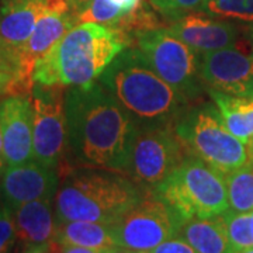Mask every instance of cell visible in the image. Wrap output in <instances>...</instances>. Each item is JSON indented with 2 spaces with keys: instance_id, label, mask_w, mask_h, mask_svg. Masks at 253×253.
<instances>
[{
  "instance_id": "30bf717a",
  "label": "cell",
  "mask_w": 253,
  "mask_h": 253,
  "mask_svg": "<svg viewBox=\"0 0 253 253\" xmlns=\"http://www.w3.org/2000/svg\"><path fill=\"white\" fill-rule=\"evenodd\" d=\"M183 224L162 200L148 194L139 204L110 224L116 245L135 253H149L174 238Z\"/></svg>"
},
{
  "instance_id": "8d00e7d4",
  "label": "cell",
  "mask_w": 253,
  "mask_h": 253,
  "mask_svg": "<svg viewBox=\"0 0 253 253\" xmlns=\"http://www.w3.org/2000/svg\"><path fill=\"white\" fill-rule=\"evenodd\" d=\"M251 40H252V45H253V26H251Z\"/></svg>"
},
{
  "instance_id": "d4e9b609",
  "label": "cell",
  "mask_w": 253,
  "mask_h": 253,
  "mask_svg": "<svg viewBox=\"0 0 253 253\" xmlns=\"http://www.w3.org/2000/svg\"><path fill=\"white\" fill-rule=\"evenodd\" d=\"M203 0H149V4L168 20H177L199 10Z\"/></svg>"
},
{
  "instance_id": "d590c367",
  "label": "cell",
  "mask_w": 253,
  "mask_h": 253,
  "mask_svg": "<svg viewBox=\"0 0 253 253\" xmlns=\"http://www.w3.org/2000/svg\"><path fill=\"white\" fill-rule=\"evenodd\" d=\"M236 253H253V246L252 248H248V249H244V251H239Z\"/></svg>"
},
{
  "instance_id": "e0dca14e",
  "label": "cell",
  "mask_w": 253,
  "mask_h": 253,
  "mask_svg": "<svg viewBox=\"0 0 253 253\" xmlns=\"http://www.w3.org/2000/svg\"><path fill=\"white\" fill-rule=\"evenodd\" d=\"M11 212L16 222L17 241L24 246V249L55 241L58 221L52 200H34L20 206Z\"/></svg>"
},
{
  "instance_id": "4fadbf2b",
  "label": "cell",
  "mask_w": 253,
  "mask_h": 253,
  "mask_svg": "<svg viewBox=\"0 0 253 253\" xmlns=\"http://www.w3.org/2000/svg\"><path fill=\"white\" fill-rule=\"evenodd\" d=\"M61 184L58 169L37 162L7 166L0 176V197L11 211L34 200H54Z\"/></svg>"
},
{
  "instance_id": "ac0fdd59",
  "label": "cell",
  "mask_w": 253,
  "mask_h": 253,
  "mask_svg": "<svg viewBox=\"0 0 253 253\" xmlns=\"http://www.w3.org/2000/svg\"><path fill=\"white\" fill-rule=\"evenodd\" d=\"M49 9L48 0H7L0 7V38L20 51L38 20Z\"/></svg>"
},
{
  "instance_id": "f35d334b",
  "label": "cell",
  "mask_w": 253,
  "mask_h": 253,
  "mask_svg": "<svg viewBox=\"0 0 253 253\" xmlns=\"http://www.w3.org/2000/svg\"><path fill=\"white\" fill-rule=\"evenodd\" d=\"M251 214H252V232H253V211L251 212Z\"/></svg>"
},
{
  "instance_id": "44dd1931",
  "label": "cell",
  "mask_w": 253,
  "mask_h": 253,
  "mask_svg": "<svg viewBox=\"0 0 253 253\" xmlns=\"http://www.w3.org/2000/svg\"><path fill=\"white\" fill-rule=\"evenodd\" d=\"M55 242L87 248L96 252L117 246L110 224L93 221H68L58 224Z\"/></svg>"
},
{
  "instance_id": "7c38bea8",
  "label": "cell",
  "mask_w": 253,
  "mask_h": 253,
  "mask_svg": "<svg viewBox=\"0 0 253 253\" xmlns=\"http://www.w3.org/2000/svg\"><path fill=\"white\" fill-rule=\"evenodd\" d=\"M49 9L38 20L31 37L20 48L21 75L18 82V94L28 96L33 87V71L37 61L42 58L73 26L78 17L66 0H48Z\"/></svg>"
},
{
  "instance_id": "6da1fadb",
  "label": "cell",
  "mask_w": 253,
  "mask_h": 253,
  "mask_svg": "<svg viewBox=\"0 0 253 253\" xmlns=\"http://www.w3.org/2000/svg\"><path fill=\"white\" fill-rule=\"evenodd\" d=\"M69 161L73 166L126 173L138 126L99 82L65 89Z\"/></svg>"
},
{
  "instance_id": "f546056e",
  "label": "cell",
  "mask_w": 253,
  "mask_h": 253,
  "mask_svg": "<svg viewBox=\"0 0 253 253\" xmlns=\"http://www.w3.org/2000/svg\"><path fill=\"white\" fill-rule=\"evenodd\" d=\"M56 244V249L55 253H97L93 249H87V248H81V246H71V245H59Z\"/></svg>"
},
{
  "instance_id": "d6986e66",
  "label": "cell",
  "mask_w": 253,
  "mask_h": 253,
  "mask_svg": "<svg viewBox=\"0 0 253 253\" xmlns=\"http://www.w3.org/2000/svg\"><path fill=\"white\" fill-rule=\"evenodd\" d=\"M176 236L191 245L197 253H235L221 215L187 219L181 224Z\"/></svg>"
},
{
  "instance_id": "ab89813d",
  "label": "cell",
  "mask_w": 253,
  "mask_h": 253,
  "mask_svg": "<svg viewBox=\"0 0 253 253\" xmlns=\"http://www.w3.org/2000/svg\"><path fill=\"white\" fill-rule=\"evenodd\" d=\"M134 253H135V252H134Z\"/></svg>"
},
{
  "instance_id": "d6a6232c",
  "label": "cell",
  "mask_w": 253,
  "mask_h": 253,
  "mask_svg": "<svg viewBox=\"0 0 253 253\" xmlns=\"http://www.w3.org/2000/svg\"><path fill=\"white\" fill-rule=\"evenodd\" d=\"M7 168L6 161H4V146H3V134H1V128H0V176L4 172V169Z\"/></svg>"
},
{
  "instance_id": "9a60e30c",
  "label": "cell",
  "mask_w": 253,
  "mask_h": 253,
  "mask_svg": "<svg viewBox=\"0 0 253 253\" xmlns=\"http://www.w3.org/2000/svg\"><path fill=\"white\" fill-rule=\"evenodd\" d=\"M76 17L78 23H96L118 30L131 40V44L138 33L159 27L144 0H91Z\"/></svg>"
},
{
  "instance_id": "5b68a950",
  "label": "cell",
  "mask_w": 253,
  "mask_h": 253,
  "mask_svg": "<svg viewBox=\"0 0 253 253\" xmlns=\"http://www.w3.org/2000/svg\"><path fill=\"white\" fill-rule=\"evenodd\" d=\"M151 196L162 200L183 222L194 217H218L229 210L224 173L191 154L184 156Z\"/></svg>"
},
{
  "instance_id": "9c48e42d",
  "label": "cell",
  "mask_w": 253,
  "mask_h": 253,
  "mask_svg": "<svg viewBox=\"0 0 253 253\" xmlns=\"http://www.w3.org/2000/svg\"><path fill=\"white\" fill-rule=\"evenodd\" d=\"M65 89L34 83L28 94L33 104L34 159L58 170L62 169L68 156Z\"/></svg>"
},
{
  "instance_id": "3957f363",
  "label": "cell",
  "mask_w": 253,
  "mask_h": 253,
  "mask_svg": "<svg viewBox=\"0 0 253 253\" xmlns=\"http://www.w3.org/2000/svg\"><path fill=\"white\" fill-rule=\"evenodd\" d=\"M138 128L173 126L190 101L151 69L135 46H126L97 79Z\"/></svg>"
},
{
  "instance_id": "1f68e13d",
  "label": "cell",
  "mask_w": 253,
  "mask_h": 253,
  "mask_svg": "<svg viewBox=\"0 0 253 253\" xmlns=\"http://www.w3.org/2000/svg\"><path fill=\"white\" fill-rule=\"evenodd\" d=\"M68 1V4H69V7L72 10L73 13L78 16L79 13H82L83 10L86 9L89 4H90L91 0H66Z\"/></svg>"
},
{
  "instance_id": "8fae6325",
  "label": "cell",
  "mask_w": 253,
  "mask_h": 253,
  "mask_svg": "<svg viewBox=\"0 0 253 253\" xmlns=\"http://www.w3.org/2000/svg\"><path fill=\"white\" fill-rule=\"evenodd\" d=\"M236 44L199 55L200 76L207 91L253 97V45L241 48Z\"/></svg>"
},
{
  "instance_id": "cb8c5ba5",
  "label": "cell",
  "mask_w": 253,
  "mask_h": 253,
  "mask_svg": "<svg viewBox=\"0 0 253 253\" xmlns=\"http://www.w3.org/2000/svg\"><path fill=\"white\" fill-rule=\"evenodd\" d=\"M225 224L229 242L232 245L234 252H239L253 246L252 214L251 212H235L226 210L221 215Z\"/></svg>"
},
{
  "instance_id": "8992f818",
  "label": "cell",
  "mask_w": 253,
  "mask_h": 253,
  "mask_svg": "<svg viewBox=\"0 0 253 253\" xmlns=\"http://www.w3.org/2000/svg\"><path fill=\"white\" fill-rule=\"evenodd\" d=\"M173 128L189 154L224 174L249 162L248 146L226 129L214 103L189 106Z\"/></svg>"
},
{
  "instance_id": "74e56055",
  "label": "cell",
  "mask_w": 253,
  "mask_h": 253,
  "mask_svg": "<svg viewBox=\"0 0 253 253\" xmlns=\"http://www.w3.org/2000/svg\"><path fill=\"white\" fill-rule=\"evenodd\" d=\"M4 207V204H3V200H1V197H0V211H1V208Z\"/></svg>"
},
{
  "instance_id": "7402d4cb",
  "label": "cell",
  "mask_w": 253,
  "mask_h": 253,
  "mask_svg": "<svg viewBox=\"0 0 253 253\" xmlns=\"http://www.w3.org/2000/svg\"><path fill=\"white\" fill-rule=\"evenodd\" d=\"M229 210L235 212H252L253 211V165L246 163L224 174Z\"/></svg>"
},
{
  "instance_id": "5bb4252c",
  "label": "cell",
  "mask_w": 253,
  "mask_h": 253,
  "mask_svg": "<svg viewBox=\"0 0 253 253\" xmlns=\"http://www.w3.org/2000/svg\"><path fill=\"white\" fill-rule=\"evenodd\" d=\"M0 128L7 166L21 165L34 159L33 104L30 96L10 94L6 99L0 100Z\"/></svg>"
},
{
  "instance_id": "277c9868",
  "label": "cell",
  "mask_w": 253,
  "mask_h": 253,
  "mask_svg": "<svg viewBox=\"0 0 253 253\" xmlns=\"http://www.w3.org/2000/svg\"><path fill=\"white\" fill-rule=\"evenodd\" d=\"M62 174L55 196L58 224L68 221L111 224L148 196L126 174L114 170L73 166Z\"/></svg>"
},
{
  "instance_id": "ba28073f",
  "label": "cell",
  "mask_w": 253,
  "mask_h": 253,
  "mask_svg": "<svg viewBox=\"0 0 253 253\" xmlns=\"http://www.w3.org/2000/svg\"><path fill=\"white\" fill-rule=\"evenodd\" d=\"M187 154L173 126L138 128L124 174L151 194Z\"/></svg>"
},
{
  "instance_id": "603a6c76",
  "label": "cell",
  "mask_w": 253,
  "mask_h": 253,
  "mask_svg": "<svg viewBox=\"0 0 253 253\" xmlns=\"http://www.w3.org/2000/svg\"><path fill=\"white\" fill-rule=\"evenodd\" d=\"M199 11L219 20L253 26V0H203Z\"/></svg>"
},
{
  "instance_id": "2e32d148",
  "label": "cell",
  "mask_w": 253,
  "mask_h": 253,
  "mask_svg": "<svg viewBox=\"0 0 253 253\" xmlns=\"http://www.w3.org/2000/svg\"><path fill=\"white\" fill-rule=\"evenodd\" d=\"M169 30L199 55L224 49L239 41L235 23L211 17L199 10L172 21Z\"/></svg>"
},
{
  "instance_id": "484cf974",
  "label": "cell",
  "mask_w": 253,
  "mask_h": 253,
  "mask_svg": "<svg viewBox=\"0 0 253 253\" xmlns=\"http://www.w3.org/2000/svg\"><path fill=\"white\" fill-rule=\"evenodd\" d=\"M17 241L16 222L11 210L6 206L0 211V253H10Z\"/></svg>"
},
{
  "instance_id": "83f0119b",
  "label": "cell",
  "mask_w": 253,
  "mask_h": 253,
  "mask_svg": "<svg viewBox=\"0 0 253 253\" xmlns=\"http://www.w3.org/2000/svg\"><path fill=\"white\" fill-rule=\"evenodd\" d=\"M149 253H197V251L191 245L187 244L184 239L174 236L165 241L159 246H156L154 251H151Z\"/></svg>"
},
{
  "instance_id": "ffe728a7",
  "label": "cell",
  "mask_w": 253,
  "mask_h": 253,
  "mask_svg": "<svg viewBox=\"0 0 253 253\" xmlns=\"http://www.w3.org/2000/svg\"><path fill=\"white\" fill-rule=\"evenodd\" d=\"M217 106L226 129L244 144L253 139V97H236L215 90H208Z\"/></svg>"
},
{
  "instance_id": "4316f807",
  "label": "cell",
  "mask_w": 253,
  "mask_h": 253,
  "mask_svg": "<svg viewBox=\"0 0 253 253\" xmlns=\"http://www.w3.org/2000/svg\"><path fill=\"white\" fill-rule=\"evenodd\" d=\"M0 71L9 72L16 76V94H18V82L21 75L20 52L16 48L6 44L1 38H0Z\"/></svg>"
},
{
  "instance_id": "e575fe53",
  "label": "cell",
  "mask_w": 253,
  "mask_h": 253,
  "mask_svg": "<svg viewBox=\"0 0 253 253\" xmlns=\"http://www.w3.org/2000/svg\"><path fill=\"white\" fill-rule=\"evenodd\" d=\"M248 146V156H249V163H252L253 165V139L249 142V144L246 145Z\"/></svg>"
},
{
  "instance_id": "836d02e7",
  "label": "cell",
  "mask_w": 253,
  "mask_h": 253,
  "mask_svg": "<svg viewBox=\"0 0 253 253\" xmlns=\"http://www.w3.org/2000/svg\"><path fill=\"white\" fill-rule=\"evenodd\" d=\"M97 253H134V252L126 251V249H124V248H120V246H113V248H107V249L99 251Z\"/></svg>"
},
{
  "instance_id": "4dcf8cb0",
  "label": "cell",
  "mask_w": 253,
  "mask_h": 253,
  "mask_svg": "<svg viewBox=\"0 0 253 253\" xmlns=\"http://www.w3.org/2000/svg\"><path fill=\"white\" fill-rule=\"evenodd\" d=\"M55 249H56V244H55V241H52L49 244L28 246L23 253H55Z\"/></svg>"
},
{
  "instance_id": "7a4b0ae2",
  "label": "cell",
  "mask_w": 253,
  "mask_h": 253,
  "mask_svg": "<svg viewBox=\"0 0 253 253\" xmlns=\"http://www.w3.org/2000/svg\"><path fill=\"white\" fill-rule=\"evenodd\" d=\"M126 46H131V40L118 30L96 23H78L37 61L33 84H90Z\"/></svg>"
},
{
  "instance_id": "52a82bcc",
  "label": "cell",
  "mask_w": 253,
  "mask_h": 253,
  "mask_svg": "<svg viewBox=\"0 0 253 253\" xmlns=\"http://www.w3.org/2000/svg\"><path fill=\"white\" fill-rule=\"evenodd\" d=\"M132 44L156 75L189 100H199L206 84L201 81L199 54L168 28L158 27L134 36Z\"/></svg>"
},
{
  "instance_id": "f1b7e54d",
  "label": "cell",
  "mask_w": 253,
  "mask_h": 253,
  "mask_svg": "<svg viewBox=\"0 0 253 253\" xmlns=\"http://www.w3.org/2000/svg\"><path fill=\"white\" fill-rule=\"evenodd\" d=\"M7 93L16 94V76L9 72L0 71V96Z\"/></svg>"
}]
</instances>
